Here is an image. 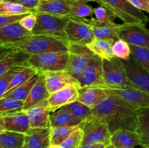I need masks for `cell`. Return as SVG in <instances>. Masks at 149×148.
I'll return each mask as SVG.
<instances>
[{
	"instance_id": "obj_1",
	"label": "cell",
	"mask_w": 149,
	"mask_h": 148,
	"mask_svg": "<svg viewBox=\"0 0 149 148\" xmlns=\"http://www.w3.org/2000/svg\"><path fill=\"white\" fill-rule=\"evenodd\" d=\"M138 112L133 106L111 96L93 110L90 115L106 123L112 133L118 129L136 131Z\"/></svg>"
},
{
	"instance_id": "obj_2",
	"label": "cell",
	"mask_w": 149,
	"mask_h": 148,
	"mask_svg": "<svg viewBox=\"0 0 149 148\" xmlns=\"http://www.w3.org/2000/svg\"><path fill=\"white\" fill-rule=\"evenodd\" d=\"M69 42L46 35H33L14 44L0 49H11L27 55H39L49 52L68 51Z\"/></svg>"
},
{
	"instance_id": "obj_3",
	"label": "cell",
	"mask_w": 149,
	"mask_h": 148,
	"mask_svg": "<svg viewBox=\"0 0 149 148\" xmlns=\"http://www.w3.org/2000/svg\"><path fill=\"white\" fill-rule=\"evenodd\" d=\"M106 9L113 17L127 24L146 25L148 17L143 12L134 7L128 0H94Z\"/></svg>"
},
{
	"instance_id": "obj_4",
	"label": "cell",
	"mask_w": 149,
	"mask_h": 148,
	"mask_svg": "<svg viewBox=\"0 0 149 148\" xmlns=\"http://www.w3.org/2000/svg\"><path fill=\"white\" fill-rule=\"evenodd\" d=\"M36 23L32 31L33 35H46L68 41L65 27L68 17L47 13H36Z\"/></svg>"
},
{
	"instance_id": "obj_5",
	"label": "cell",
	"mask_w": 149,
	"mask_h": 148,
	"mask_svg": "<svg viewBox=\"0 0 149 148\" xmlns=\"http://www.w3.org/2000/svg\"><path fill=\"white\" fill-rule=\"evenodd\" d=\"M68 59V51L49 52L29 57L26 63L38 73L65 70Z\"/></svg>"
},
{
	"instance_id": "obj_6",
	"label": "cell",
	"mask_w": 149,
	"mask_h": 148,
	"mask_svg": "<svg viewBox=\"0 0 149 148\" xmlns=\"http://www.w3.org/2000/svg\"><path fill=\"white\" fill-rule=\"evenodd\" d=\"M103 72L105 85L102 86L112 88L135 87L127 75L123 60L119 58L103 59Z\"/></svg>"
},
{
	"instance_id": "obj_7",
	"label": "cell",
	"mask_w": 149,
	"mask_h": 148,
	"mask_svg": "<svg viewBox=\"0 0 149 148\" xmlns=\"http://www.w3.org/2000/svg\"><path fill=\"white\" fill-rule=\"evenodd\" d=\"M84 133L82 145L87 144H111L112 133L106 123L90 115L80 125Z\"/></svg>"
},
{
	"instance_id": "obj_8",
	"label": "cell",
	"mask_w": 149,
	"mask_h": 148,
	"mask_svg": "<svg viewBox=\"0 0 149 148\" xmlns=\"http://www.w3.org/2000/svg\"><path fill=\"white\" fill-rule=\"evenodd\" d=\"M68 52V59L65 71L79 81L90 59L95 55L87 46L74 43H69Z\"/></svg>"
},
{
	"instance_id": "obj_9",
	"label": "cell",
	"mask_w": 149,
	"mask_h": 148,
	"mask_svg": "<svg viewBox=\"0 0 149 148\" xmlns=\"http://www.w3.org/2000/svg\"><path fill=\"white\" fill-rule=\"evenodd\" d=\"M65 33L69 43L88 46L95 39L94 33L91 26L87 23V19L68 17Z\"/></svg>"
},
{
	"instance_id": "obj_10",
	"label": "cell",
	"mask_w": 149,
	"mask_h": 148,
	"mask_svg": "<svg viewBox=\"0 0 149 148\" xmlns=\"http://www.w3.org/2000/svg\"><path fill=\"white\" fill-rule=\"evenodd\" d=\"M118 36L129 44L149 49V29L146 25L119 24Z\"/></svg>"
},
{
	"instance_id": "obj_11",
	"label": "cell",
	"mask_w": 149,
	"mask_h": 148,
	"mask_svg": "<svg viewBox=\"0 0 149 148\" xmlns=\"http://www.w3.org/2000/svg\"><path fill=\"white\" fill-rule=\"evenodd\" d=\"M79 83L81 89L100 87L105 85L103 72V59L95 55L81 74Z\"/></svg>"
},
{
	"instance_id": "obj_12",
	"label": "cell",
	"mask_w": 149,
	"mask_h": 148,
	"mask_svg": "<svg viewBox=\"0 0 149 148\" xmlns=\"http://www.w3.org/2000/svg\"><path fill=\"white\" fill-rule=\"evenodd\" d=\"M80 90L81 86L79 85L72 84L50 94L47 99V102L51 113L77 101L79 96Z\"/></svg>"
},
{
	"instance_id": "obj_13",
	"label": "cell",
	"mask_w": 149,
	"mask_h": 148,
	"mask_svg": "<svg viewBox=\"0 0 149 148\" xmlns=\"http://www.w3.org/2000/svg\"><path fill=\"white\" fill-rule=\"evenodd\" d=\"M123 62L127 75L134 86L149 94V71L137 62L132 56L130 59L123 60Z\"/></svg>"
},
{
	"instance_id": "obj_14",
	"label": "cell",
	"mask_w": 149,
	"mask_h": 148,
	"mask_svg": "<svg viewBox=\"0 0 149 148\" xmlns=\"http://www.w3.org/2000/svg\"><path fill=\"white\" fill-rule=\"evenodd\" d=\"M74 3L68 0H40L34 13H47L61 17H73Z\"/></svg>"
},
{
	"instance_id": "obj_15",
	"label": "cell",
	"mask_w": 149,
	"mask_h": 148,
	"mask_svg": "<svg viewBox=\"0 0 149 148\" xmlns=\"http://www.w3.org/2000/svg\"><path fill=\"white\" fill-rule=\"evenodd\" d=\"M32 34V32L23 28L20 22L0 28V48L14 44Z\"/></svg>"
},
{
	"instance_id": "obj_16",
	"label": "cell",
	"mask_w": 149,
	"mask_h": 148,
	"mask_svg": "<svg viewBox=\"0 0 149 148\" xmlns=\"http://www.w3.org/2000/svg\"><path fill=\"white\" fill-rule=\"evenodd\" d=\"M30 129L31 125L29 116L24 110L13 115L0 118V132L10 131L26 133Z\"/></svg>"
},
{
	"instance_id": "obj_17",
	"label": "cell",
	"mask_w": 149,
	"mask_h": 148,
	"mask_svg": "<svg viewBox=\"0 0 149 148\" xmlns=\"http://www.w3.org/2000/svg\"><path fill=\"white\" fill-rule=\"evenodd\" d=\"M42 73H43L45 76L46 86L49 94H52L67 86L72 85V84L79 85V81L65 70L48 71V72H44Z\"/></svg>"
},
{
	"instance_id": "obj_18",
	"label": "cell",
	"mask_w": 149,
	"mask_h": 148,
	"mask_svg": "<svg viewBox=\"0 0 149 148\" xmlns=\"http://www.w3.org/2000/svg\"><path fill=\"white\" fill-rule=\"evenodd\" d=\"M31 129L50 127L49 116L51 112L48 106L47 100H44L26 110Z\"/></svg>"
},
{
	"instance_id": "obj_19",
	"label": "cell",
	"mask_w": 149,
	"mask_h": 148,
	"mask_svg": "<svg viewBox=\"0 0 149 148\" xmlns=\"http://www.w3.org/2000/svg\"><path fill=\"white\" fill-rule=\"evenodd\" d=\"M87 23L91 26L95 39H104L113 43L119 39L118 36L119 24L114 22L104 23L99 21L95 17H92L90 20H87Z\"/></svg>"
},
{
	"instance_id": "obj_20",
	"label": "cell",
	"mask_w": 149,
	"mask_h": 148,
	"mask_svg": "<svg viewBox=\"0 0 149 148\" xmlns=\"http://www.w3.org/2000/svg\"><path fill=\"white\" fill-rule=\"evenodd\" d=\"M50 127L29 129L23 148H50Z\"/></svg>"
},
{
	"instance_id": "obj_21",
	"label": "cell",
	"mask_w": 149,
	"mask_h": 148,
	"mask_svg": "<svg viewBox=\"0 0 149 148\" xmlns=\"http://www.w3.org/2000/svg\"><path fill=\"white\" fill-rule=\"evenodd\" d=\"M0 76L13 67L20 64H25L30 55L11 49H0Z\"/></svg>"
},
{
	"instance_id": "obj_22",
	"label": "cell",
	"mask_w": 149,
	"mask_h": 148,
	"mask_svg": "<svg viewBox=\"0 0 149 148\" xmlns=\"http://www.w3.org/2000/svg\"><path fill=\"white\" fill-rule=\"evenodd\" d=\"M111 144L116 148H135L141 146L140 136L136 131L118 129L112 133Z\"/></svg>"
},
{
	"instance_id": "obj_23",
	"label": "cell",
	"mask_w": 149,
	"mask_h": 148,
	"mask_svg": "<svg viewBox=\"0 0 149 148\" xmlns=\"http://www.w3.org/2000/svg\"><path fill=\"white\" fill-rule=\"evenodd\" d=\"M49 95L50 94L48 92L47 89L45 76H44L43 73H40L37 81L34 84L33 88L31 89L26 100L24 101L23 110L26 111L34 106L35 104H38L44 100H47Z\"/></svg>"
},
{
	"instance_id": "obj_24",
	"label": "cell",
	"mask_w": 149,
	"mask_h": 148,
	"mask_svg": "<svg viewBox=\"0 0 149 148\" xmlns=\"http://www.w3.org/2000/svg\"><path fill=\"white\" fill-rule=\"evenodd\" d=\"M111 97L110 94L102 88L98 87H88L81 89L77 100L94 109L96 106Z\"/></svg>"
},
{
	"instance_id": "obj_25",
	"label": "cell",
	"mask_w": 149,
	"mask_h": 148,
	"mask_svg": "<svg viewBox=\"0 0 149 148\" xmlns=\"http://www.w3.org/2000/svg\"><path fill=\"white\" fill-rule=\"evenodd\" d=\"M82 121L76 118L69 111L64 107L51 113L49 116L50 127L58 126H80Z\"/></svg>"
},
{
	"instance_id": "obj_26",
	"label": "cell",
	"mask_w": 149,
	"mask_h": 148,
	"mask_svg": "<svg viewBox=\"0 0 149 148\" xmlns=\"http://www.w3.org/2000/svg\"><path fill=\"white\" fill-rule=\"evenodd\" d=\"M142 148H149V108L142 109L138 112V127Z\"/></svg>"
},
{
	"instance_id": "obj_27",
	"label": "cell",
	"mask_w": 149,
	"mask_h": 148,
	"mask_svg": "<svg viewBox=\"0 0 149 148\" xmlns=\"http://www.w3.org/2000/svg\"><path fill=\"white\" fill-rule=\"evenodd\" d=\"M26 133L4 131L0 132V148H23Z\"/></svg>"
},
{
	"instance_id": "obj_28",
	"label": "cell",
	"mask_w": 149,
	"mask_h": 148,
	"mask_svg": "<svg viewBox=\"0 0 149 148\" xmlns=\"http://www.w3.org/2000/svg\"><path fill=\"white\" fill-rule=\"evenodd\" d=\"M113 42L110 41L95 39L87 47L103 59H111L115 57L113 53Z\"/></svg>"
},
{
	"instance_id": "obj_29",
	"label": "cell",
	"mask_w": 149,
	"mask_h": 148,
	"mask_svg": "<svg viewBox=\"0 0 149 148\" xmlns=\"http://www.w3.org/2000/svg\"><path fill=\"white\" fill-rule=\"evenodd\" d=\"M39 73H38L35 74V75H33V76H32L29 81H26V82L25 83V84H23V85L20 86H18L17 88H16L15 89L13 90V91H11L6 92L2 97H0V99L12 98L15 99V100H22V101H25V100H26V98L28 97V96H29L31 89L33 88L34 84H36V82L37 81L39 76Z\"/></svg>"
},
{
	"instance_id": "obj_30",
	"label": "cell",
	"mask_w": 149,
	"mask_h": 148,
	"mask_svg": "<svg viewBox=\"0 0 149 148\" xmlns=\"http://www.w3.org/2000/svg\"><path fill=\"white\" fill-rule=\"evenodd\" d=\"M24 101L12 98L0 99V118L23 111Z\"/></svg>"
},
{
	"instance_id": "obj_31",
	"label": "cell",
	"mask_w": 149,
	"mask_h": 148,
	"mask_svg": "<svg viewBox=\"0 0 149 148\" xmlns=\"http://www.w3.org/2000/svg\"><path fill=\"white\" fill-rule=\"evenodd\" d=\"M79 127L80 126L50 127L51 145H60L71 133Z\"/></svg>"
},
{
	"instance_id": "obj_32",
	"label": "cell",
	"mask_w": 149,
	"mask_h": 148,
	"mask_svg": "<svg viewBox=\"0 0 149 148\" xmlns=\"http://www.w3.org/2000/svg\"><path fill=\"white\" fill-rule=\"evenodd\" d=\"M36 73H38V71L36 69L29 66L26 63V65L15 75L13 81H11L10 86H9L7 92L13 91L20 86L23 85Z\"/></svg>"
},
{
	"instance_id": "obj_33",
	"label": "cell",
	"mask_w": 149,
	"mask_h": 148,
	"mask_svg": "<svg viewBox=\"0 0 149 148\" xmlns=\"http://www.w3.org/2000/svg\"><path fill=\"white\" fill-rule=\"evenodd\" d=\"M63 107L69 111L76 118L81 120L82 122L87 119L93 112V109L78 100Z\"/></svg>"
},
{
	"instance_id": "obj_34",
	"label": "cell",
	"mask_w": 149,
	"mask_h": 148,
	"mask_svg": "<svg viewBox=\"0 0 149 148\" xmlns=\"http://www.w3.org/2000/svg\"><path fill=\"white\" fill-rule=\"evenodd\" d=\"M33 13L29 9L17 3L0 0V15H23Z\"/></svg>"
},
{
	"instance_id": "obj_35",
	"label": "cell",
	"mask_w": 149,
	"mask_h": 148,
	"mask_svg": "<svg viewBox=\"0 0 149 148\" xmlns=\"http://www.w3.org/2000/svg\"><path fill=\"white\" fill-rule=\"evenodd\" d=\"M26 65L25 64H20L13 67L3 75L0 76V97H2L7 91L10 83L13 81L15 75Z\"/></svg>"
},
{
	"instance_id": "obj_36",
	"label": "cell",
	"mask_w": 149,
	"mask_h": 148,
	"mask_svg": "<svg viewBox=\"0 0 149 148\" xmlns=\"http://www.w3.org/2000/svg\"><path fill=\"white\" fill-rule=\"evenodd\" d=\"M113 53L115 57L123 60H127L132 57V52L130 44L125 41L119 39L113 44Z\"/></svg>"
},
{
	"instance_id": "obj_37",
	"label": "cell",
	"mask_w": 149,
	"mask_h": 148,
	"mask_svg": "<svg viewBox=\"0 0 149 148\" xmlns=\"http://www.w3.org/2000/svg\"><path fill=\"white\" fill-rule=\"evenodd\" d=\"M84 133L81 127L74 131L61 145V148H79L82 145Z\"/></svg>"
},
{
	"instance_id": "obj_38",
	"label": "cell",
	"mask_w": 149,
	"mask_h": 148,
	"mask_svg": "<svg viewBox=\"0 0 149 148\" xmlns=\"http://www.w3.org/2000/svg\"><path fill=\"white\" fill-rule=\"evenodd\" d=\"M132 56L144 68L149 71V49L130 44Z\"/></svg>"
},
{
	"instance_id": "obj_39",
	"label": "cell",
	"mask_w": 149,
	"mask_h": 148,
	"mask_svg": "<svg viewBox=\"0 0 149 148\" xmlns=\"http://www.w3.org/2000/svg\"><path fill=\"white\" fill-rule=\"evenodd\" d=\"M94 14V9L87 3H75L73 7V17L79 19H86Z\"/></svg>"
},
{
	"instance_id": "obj_40",
	"label": "cell",
	"mask_w": 149,
	"mask_h": 148,
	"mask_svg": "<svg viewBox=\"0 0 149 148\" xmlns=\"http://www.w3.org/2000/svg\"><path fill=\"white\" fill-rule=\"evenodd\" d=\"M94 15L95 18L100 22H104V23L114 22V17H113L103 6H100L94 9Z\"/></svg>"
},
{
	"instance_id": "obj_41",
	"label": "cell",
	"mask_w": 149,
	"mask_h": 148,
	"mask_svg": "<svg viewBox=\"0 0 149 148\" xmlns=\"http://www.w3.org/2000/svg\"><path fill=\"white\" fill-rule=\"evenodd\" d=\"M27 14L15 15H0V28H2L7 25L13 24L18 23L22 18L25 17Z\"/></svg>"
},
{
	"instance_id": "obj_42",
	"label": "cell",
	"mask_w": 149,
	"mask_h": 148,
	"mask_svg": "<svg viewBox=\"0 0 149 148\" xmlns=\"http://www.w3.org/2000/svg\"><path fill=\"white\" fill-rule=\"evenodd\" d=\"M20 25L29 31H33L36 23V13H29L21 19Z\"/></svg>"
},
{
	"instance_id": "obj_43",
	"label": "cell",
	"mask_w": 149,
	"mask_h": 148,
	"mask_svg": "<svg viewBox=\"0 0 149 148\" xmlns=\"http://www.w3.org/2000/svg\"><path fill=\"white\" fill-rule=\"evenodd\" d=\"M8 1L21 4V5L26 7V8L31 10L33 13H34L35 10L38 7L39 2H40V0H8Z\"/></svg>"
},
{
	"instance_id": "obj_44",
	"label": "cell",
	"mask_w": 149,
	"mask_h": 148,
	"mask_svg": "<svg viewBox=\"0 0 149 148\" xmlns=\"http://www.w3.org/2000/svg\"><path fill=\"white\" fill-rule=\"evenodd\" d=\"M134 7L149 13V0H128Z\"/></svg>"
},
{
	"instance_id": "obj_45",
	"label": "cell",
	"mask_w": 149,
	"mask_h": 148,
	"mask_svg": "<svg viewBox=\"0 0 149 148\" xmlns=\"http://www.w3.org/2000/svg\"><path fill=\"white\" fill-rule=\"evenodd\" d=\"M106 145L103 144H87L81 145L79 148H105Z\"/></svg>"
},
{
	"instance_id": "obj_46",
	"label": "cell",
	"mask_w": 149,
	"mask_h": 148,
	"mask_svg": "<svg viewBox=\"0 0 149 148\" xmlns=\"http://www.w3.org/2000/svg\"><path fill=\"white\" fill-rule=\"evenodd\" d=\"M73 3H87L89 1H93L94 0H68Z\"/></svg>"
},
{
	"instance_id": "obj_47",
	"label": "cell",
	"mask_w": 149,
	"mask_h": 148,
	"mask_svg": "<svg viewBox=\"0 0 149 148\" xmlns=\"http://www.w3.org/2000/svg\"><path fill=\"white\" fill-rule=\"evenodd\" d=\"M105 148H116V147H115L113 146V145H111V144H110V145H107V146H106Z\"/></svg>"
},
{
	"instance_id": "obj_48",
	"label": "cell",
	"mask_w": 149,
	"mask_h": 148,
	"mask_svg": "<svg viewBox=\"0 0 149 148\" xmlns=\"http://www.w3.org/2000/svg\"><path fill=\"white\" fill-rule=\"evenodd\" d=\"M50 148H61L59 145H51Z\"/></svg>"
}]
</instances>
